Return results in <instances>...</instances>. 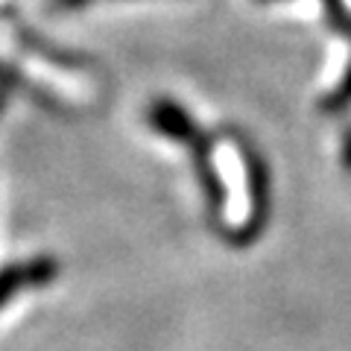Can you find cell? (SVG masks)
I'll return each instance as SVG.
<instances>
[{"instance_id":"cell-3","label":"cell","mask_w":351,"mask_h":351,"mask_svg":"<svg viewBox=\"0 0 351 351\" xmlns=\"http://www.w3.org/2000/svg\"><path fill=\"white\" fill-rule=\"evenodd\" d=\"M0 108H3V100H0Z\"/></svg>"},{"instance_id":"cell-1","label":"cell","mask_w":351,"mask_h":351,"mask_svg":"<svg viewBox=\"0 0 351 351\" xmlns=\"http://www.w3.org/2000/svg\"><path fill=\"white\" fill-rule=\"evenodd\" d=\"M59 276V261L53 255H36L24 263H9L0 269V307L21 290H36L50 287Z\"/></svg>"},{"instance_id":"cell-2","label":"cell","mask_w":351,"mask_h":351,"mask_svg":"<svg viewBox=\"0 0 351 351\" xmlns=\"http://www.w3.org/2000/svg\"><path fill=\"white\" fill-rule=\"evenodd\" d=\"M147 120H149V126L161 132V135H167L170 141H176V144H184L191 135L199 126L193 123V117L184 112V108L179 103H173V100H156L149 106V112H147Z\"/></svg>"}]
</instances>
